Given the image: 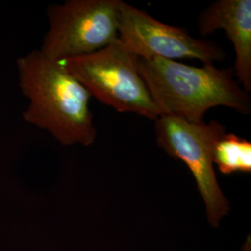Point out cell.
I'll use <instances>...</instances> for the list:
<instances>
[{
    "label": "cell",
    "instance_id": "6da1fadb",
    "mask_svg": "<svg viewBox=\"0 0 251 251\" xmlns=\"http://www.w3.org/2000/svg\"><path fill=\"white\" fill-rule=\"evenodd\" d=\"M19 88L29 104L23 118L63 145L90 146L97 137L87 89L39 50L17 59Z\"/></svg>",
    "mask_w": 251,
    "mask_h": 251
},
{
    "label": "cell",
    "instance_id": "7a4b0ae2",
    "mask_svg": "<svg viewBox=\"0 0 251 251\" xmlns=\"http://www.w3.org/2000/svg\"><path fill=\"white\" fill-rule=\"evenodd\" d=\"M138 68L160 117L201 123L206 112L217 106L231 108L245 116L251 114L250 93L236 80L231 67H195L161 58H139Z\"/></svg>",
    "mask_w": 251,
    "mask_h": 251
},
{
    "label": "cell",
    "instance_id": "3957f363",
    "mask_svg": "<svg viewBox=\"0 0 251 251\" xmlns=\"http://www.w3.org/2000/svg\"><path fill=\"white\" fill-rule=\"evenodd\" d=\"M138 57L117 38L96 52L59 61L103 104L148 119L160 117L139 72Z\"/></svg>",
    "mask_w": 251,
    "mask_h": 251
},
{
    "label": "cell",
    "instance_id": "277c9868",
    "mask_svg": "<svg viewBox=\"0 0 251 251\" xmlns=\"http://www.w3.org/2000/svg\"><path fill=\"white\" fill-rule=\"evenodd\" d=\"M122 0H67L48 8L40 51L55 61L96 52L118 38Z\"/></svg>",
    "mask_w": 251,
    "mask_h": 251
},
{
    "label": "cell",
    "instance_id": "5b68a950",
    "mask_svg": "<svg viewBox=\"0 0 251 251\" xmlns=\"http://www.w3.org/2000/svg\"><path fill=\"white\" fill-rule=\"evenodd\" d=\"M156 144L171 157L184 162L193 173L206 205L209 224L218 227L230 210L216 178L213 152L219 139L226 133L222 123H192L178 117L162 116L154 120Z\"/></svg>",
    "mask_w": 251,
    "mask_h": 251
},
{
    "label": "cell",
    "instance_id": "8992f818",
    "mask_svg": "<svg viewBox=\"0 0 251 251\" xmlns=\"http://www.w3.org/2000/svg\"><path fill=\"white\" fill-rule=\"evenodd\" d=\"M118 38L128 51L144 60L191 59L214 64L226 58L225 50L215 42L195 38L185 29L164 24L123 1L119 10Z\"/></svg>",
    "mask_w": 251,
    "mask_h": 251
},
{
    "label": "cell",
    "instance_id": "52a82bcc",
    "mask_svg": "<svg viewBox=\"0 0 251 251\" xmlns=\"http://www.w3.org/2000/svg\"><path fill=\"white\" fill-rule=\"evenodd\" d=\"M203 36L224 30L235 52L233 67L236 80L248 93L251 91V1L218 0L198 17Z\"/></svg>",
    "mask_w": 251,
    "mask_h": 251
},
{
    "label": "cell",
    "instance_id": "ba28073f",
    "mask_svg": "<svg viewBox=\"0 0 251 251\" xmlns=\"http://www.w3.org/2000/svg\"><path fill=\"white\" fill-rule=\"evenodd\" d=\"M213 164L224 174L251 172V143L233 133H225L216 143Z\"/></svg>",
    "mask_w": 251,
    "mask_h": 251
}]
</instances>
